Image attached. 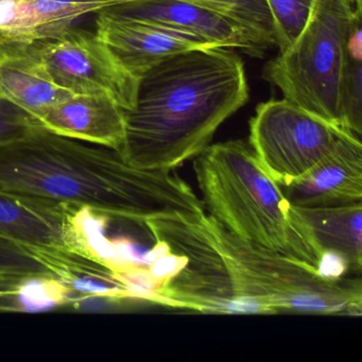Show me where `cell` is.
<instances>
[{
    "label": "cell",
    "instance_id": "obj_1",
    "mask_svg": "<svg viewBox=\"0 0 362 362\" xmlns=\"http://www.w3.org/2000/svg\"><path fill=\"white\" fill-rule=\"evenodd\" d=\"M0 189L144 224L205 214L202 200L173 170L139 168L111 148L40 126L0 147Z\"/></svg>",
    "mask_w": 362,
    "mask_h": 362
},
{
    "label": "cell",
    "instance_id": "obj_2",
    "mask_svg": "<svg viewBox=\"0 0 362 362\" xmlns=\"http://www.w3.org/2000/svg\"><path fill=\"white\" fill-rule=\"evenodd\" d=\"M247 100L238 54L222 47L175 54L139 80L119 153L139 168L173 170L209 147L219 127Z\"/></svg>",
    "mask_w": 362,
    "mask_h": 362
},
{
    "label": "cell",
    "instance_id": "obj_3",
    "mask_svg": "<svg viewBox=\"0 0 362 362\" xmlns=\"http://www.w3.org/2000/svg\"><path fill=\"white\" fill-rule=\"evenodd\" d=\"M194 170L205 209L234 236L334 275L328 262L339 260L317 245L298 207L262 166L249 141L211 144L194 158Z\"/></svg>",
    "mask_w": 362,
    "mask_h": 362
},
{
    "label": "cell",
    "instance_id": "obj_4",
    "mask_svg": "<svg viewBox=\"0 0 362 362\" xmlns=\"http://www.w3.org/2000/svg\"><path fill=\"white\" fill-rule=\"evenodd\" d=\"M201 221L250 315H361V279L325 274L241 240L206 213Z\"/></svg>",
    "mask_w": 362,
    "mask_h": 362
},
{
    "label": "cell",
    "instance_id": "obj_5",
    "mask_svg": "<svg viewBox=\"0 0 362 362\" xmlns=\"http://www.w3.org/2000/svg\"><path fill=\"white\" fill-rule=\"evenodd\" d=\"M202 215L148 220L156 259L148 267V300L215 315H250L221 254L203 226Z\"/></svg>",
    "mask_w": 362,
    "mask_h": 362
},
{
    "label": "cell",
    "instance_id": "obj_6",
    "mask_svg": "<svg viewBox=\"0 0 362 362\" xmlns=\"http://www.w3.org/2000/svg\"><path fill=\"white\" fill-rule=\"evenodd\" d=\"M357 12L354 0H315L296 41L262 71L284 99L339 127V81Z\"/></svg>",
    "mask_w": 362,
    "mask_h": 362
},
{
    "label": "cell",
    "instance_id": "obj_7",
    "mask_svg": "<svg viewBox=\"0 0 362 362\" xmlns=\"http://www.w3.org/2000/svg\"><path fill=\"white\" fill-rule=\"evenodd\" d=\"M349 136L355 135L284 98L260 103L250 120V146L281 187L306 177Z\"/></svg>",
    "mask_w": 362,
    "mask_h": 362
},
{
    "label": "cell",
    "instance_id": "obj_8",
    "mask_svg": "<svg viewBox=\"0 0 362 362\" xmlns=\"http://www.w3.org/2000/svg\"><path fill=\"white\" fill-rule=\"evenodd\" d=\"M61 88L113 99L124 111L136 103L139 80L98 37L78 26L28 45Z\"/></svg>",
    "mask_w": 362,
    "mask_h": 362
},
{
    "label": "cell",
    "instance_id": "obj_9",
    "mask_svg": "<svg viewBox=\"0 0 362 362\" xmlns=\"http://www.w3.org/2000/svg\"><path fill=\"white\" fill-rule=\"evenodd\" d=\"M84 211L65 203L0 189V236L52 253L105 262L86 240Z\"/></svg>",
    "mask_w": 362,
    "mask_h": 362
},
{
    "label": "cell",
    "instance_id": "obj_10",
    "mask_svg": "<svg viewBox=\"0 0 362 362\" xmlns=\"http://www.w3.org/2000/svg\"><path fill=\"white\" fill-rule=\"evenodd\" d=\"M103 11L199 37L214 47L262 58L269 46L234 18L192 0H131Z\"/></svg>",
    "mask_w": 362,
    "mask_h": 362
},
{
    "label": "cell",
    "instance_id": "obj_11",
    "mask_svg": "<svg viewBox=\"0 0 362 362\" xmlns=\"http://www.w3.org/2000/svg\"><path fill=\"white\" fill-rule=\"evenodd\" d=\"M95 27L98 37L139 79L152 67L175 54L214 47L188 33L122 18L103 10L96 13Z\"/></svg>",
    "mask_w": 362,
    "mask_h": 362
},
{
    "label": "cell",
    "instance_id": "obj_12",
    "mask_svg": "<svg viewBox=\"0 0 362 362\" xmlns=\"http://www.w3.org/2000/svg\"><path fill=\"white\" fill-rule=\"evenodd\" d=\"M49 132L119 152L126 137V111L113 99L75 94L35 117Z\"/></svg>",
    "mask_w": 362,
    "mask_h": 362
},
{
    "label": "cell",
    "instance_id": "obj_13",
    "mask_svg": "<svg viewBox=\"0 0 362 362\" xmlns=\"http://www.w3.org/2000/svg\"><path fill=\"white\" fill-rule=\"evenodd\" d=\"M114 6L105 0H0V45H30L59 37L80 18Z\"/></svg>",
    "mask_w": 362,
    "mask_h": 362
},
{
    "label": "cell",
    "instance_id": "obj_14",
    "mask_svg": "<svg viewBox=\"0 0 362 362\" xmlns=\"http://www.w3.org/2000/svg\"><path fill=\"white\" fill-rule=\"evenodd\" d=\"M291 204L328 207L362 202V143L349 136L311 173L281 187Z\"/></svg>",
    "mask_w": 362,
    "mask_h": 362
},
{
    "label": "cell",
    "instance_id": "obj_15",
    "mask_svg": "<svg viewBox=\"0 0 362 362\" xmlns=\"http://www.w3.org/2000/svg\"><path fill=\"white\" fill-rule=\"evenodd\" d=\"M73 95L52 80L28 45H0V98L35 118Z\"/></svg>",
    "mask_w": 362,
    "mask_h": 362
},
{
    "label": "cell",
    "instance_id": "obj_16",
    "mask_svg": "<svg viewBox=\"0 0 362 362\" xmlns=\"http://www.w3.org/2000/svg\"><path fill=\"white\" fill-rule=\"evenodd\" d=\"M98 264L77 255L52 253L0 236V275L78 286L80 275H96Z\"/></svg>",
    "mask_w": 362,
    "mask_h": 362
},
{
    "label": "cell",
    "instance_id": "obj_17",
    "mask_svg": "<svg viewBox=\"0 0 362 362\" xmlns=\"http://www.w3.org/2000/svg\"><path fill=\"white\" fill-rule=\"evenodd\" d=\"M298 207L317 245L346 270L362 267V202L328 207Z\"/></svg>",
    "mask_w": 362,
    "mask_h": 362
},
{
    "label": "cell",
    "instance_id": "obj_18",
    "mask_svg": "<svg viewBox=\"0 0 362 362\" xmlns=\"http://www.w3.org/2000/svg\"><path fill=\"white\" fill-rule=\"evenodd\" d=\"M362 13L351 25L338 90L339 122L347 132L362 134Z\"/></svg>",
    "mask_w": 362,
    "mask_h": 362
},
{
    "label": "cell",
    "instance_id": "obj_19",
    "mask_svg": "<svg viewBox=\"0 0 362 362\" xmlns=\"http://www.w3.org/2000/svg\"><path fill=\"white\" fill-rule=\"evenodd\" d=\"M245 25L269 47L276 46L274 25L266 0H192Z\"/></svg>",
    "mask_w": 362,
    "mask_h": 362
},
{
    "label": "cell",
    "instance_id": "obj_20",
    "mask_svg": "<svg viewBox=\"0 0 362 362\" xmlns=\"http://www.w3.org/2000/svg\"><path fill=\"white\" fill-rule=\"evenodd\" d=\"M279 52H286L306 25L315 0H266Z\"/></svg>",
    "mask_w": 362,
    "mask_h": 362
},
{
    "label": "cell",
    "instance_id": "obj_21",
    "mask_svg": "<svg viewBox=\"0 0 362 362\" xmlns=\"http://www.w3.org/2000/svg\"><path fill=\"white\" fill-rule=\"evenodd\" d=\"M39 126L28 112L0 98V147L23 139Z\"/></svg>",
    "mask_w": 362,
    "mask_h": 362
},
{
    "label": "cell",
    "instance_id": "obj_22",
    "mask_svg": "<svg viewBox=\"0 0 362 362\" xmlns=\"http://www.w3.org/2000/svg\"><path fill=\"white\" fill-rule=\"evenodd\" d=\"M33 281H37L13 275H0V298L22 293L25 287Z\"/></svg>",
    "mask_w": 362,
    "mask_h": 362
}]
</instances>
